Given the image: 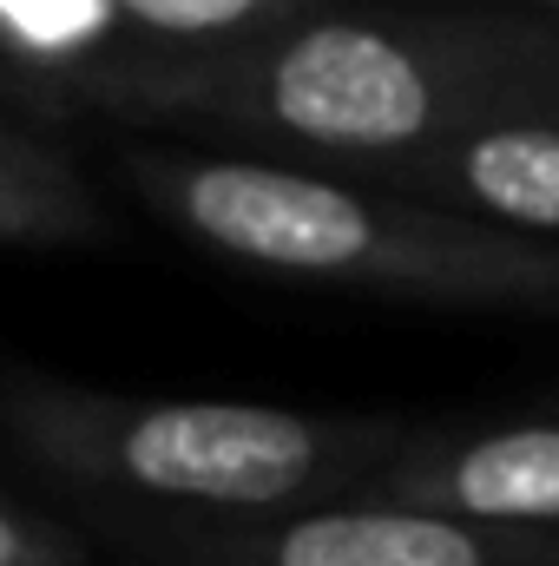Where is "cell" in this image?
<instances>
[{"label": "cell", "instance_id": "cell-1", "mask_svg": "<svg viewBox=\"0 0 559 566\" xmlns=\"http://www.w3.org/2000/svg\"><path fill=\"white\" fill-rule=\"evenodd\" d=\"M99 99L145 119H198L349 158H415L428 145L534 119L559 99V40L454 20H316L231 53H191L99 80Z\"/></svg>", "mask_w": 559, "mask_h": 566}, {"label": "cell", "instance_id": "cell-2", "mask_svg": "<svg viewBox=\"0 0 559 566\" xmlns=\"http://www.w3.org/2000/svg\"><path fill=\"white\" fill-rule=\"evenodd\" d=\"M145 191L204 244L428 303H559V244L500 238L481 218L415 198H369L342 178L257 158H145Z\"/></svg>", "mask_w": 559, "mask_h": 566}, {"label": "cell", "instance_id": "cell-3", "mask_svg": "<svg viewBox=\"0 0 559 566\" xmlns=\"http://www.w3.org/2000/svg\"><path fill=\"white\" fill-rule=\"evenodd\" d=\"M40 454L93 468L119 488L198 507H283L356 454V434L251 402L158 409H20Z\"/></svg>", "mask_w": 559, "mask_h": 566}, {"label": "cell", "instance_id": "cell-4", "mask_svg": "<svg viewBox=\"0 0 559 566\" xmlns=\"http://www.w3.org/2000/svg\"><path fill=\"white\" fill-rule=\"evenodd\" d=\"M257 566H559V534L481 527L421 507H336L251 541Z\"/></svg>", "mask_w": 559, "mask_h": 566}, {"label": "cell", "instance_id": "cell-5", "mask_svg": "<svg viewBox=\"0 0 559 566\" xmlns=\"http://www.w3.org/2000/svg\"><path fill=\"white\" fill-rule=\"evenodd\" d=\"M415 198H454L494 231H559V119H494L474 133L395 158V178Z\"/></svg>", "mask_w": 559, "mask_h": 566}, {"label": "cell", "instance_id": "cell-6", "mask_svg": "<svg viewBox=\"0 0 559 566\" xmlns=\"http://www.w3.org/2000/svg\"><path fill=\"white\" fill-rule=\"evenodd\" d=\"M402 507L481 527H559V428H500L389 474Z\"/></svg>", "mask_w": 559, "mask_h": 566}, {"label": "cell", "instance_id": "cell-7", "mask_svg": "<svg viewBox=\"0 0 559 566\" xmlns=\"http://www.w3.org/2000/svg\"><path fill=\"white\" fill-rule=\"evenodd\" d=\"M93 231H99V205L86 198L80 171L46 145L0 133V244H60Z\"/></svg>", "mask_w": 559, "mask_h": 566}, {"label": "cell", "instance_id": "cell-8", "mask_svg": "<svg viewBox=\"0 0 559 566\" xmlns=\"http://www.w3.org/2000/svg\"><path fill=\"white\" fill-rule=\"evenodd\" d=\"M106 13H113V0H0V33L20 53L66 60L106 27Z\"/></svg>", "mask_w": 559, "mask_h": 566}, {"label": "cell", "instance_id": "cell-9", "mask_svg": "<svg viewBox=\"0 0 559 566\" xmlns=\"http://www.w3.org/2000/svg\"><path fill=\"white\" fill-rule=\"evenodd\" d=\"M126 20L171 40H218V33H251L271 27L289 0H113Z\"/></svg>", "mask_w": 559, "mask_h": 566}, {"label": "cell", "instance_id": "cell-10", "mask_svg": "<svg viewBox=\"0 0 559 566\" xmlns=\"http://www.w3.org/2000/svg\"><path fill=\"white\" fill-rule=\"evenodd\" d=\"M0 566H80V541L13 501H0Z\"/></svg>", "mask_w": 559, "mask_h": 566}, {"label": "cell", "instance_id": "cell-11", "mask_svg": "<svg viewBox=\"0 0 559 566\" xmlns=\"http://www.w3.org/2000/svg\"><path fill=\"white\" fill-rule=\"evenodd\" d=\"M540 7H559V0H540Z\"/></svg>", "mask_w": 559, "mask_h": 566}]
</instances>
